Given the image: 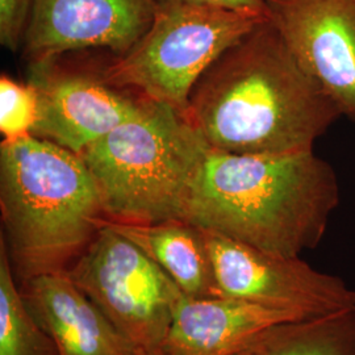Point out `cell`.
<instances>
[{
	"mask_svg": "<svg viewBox=\"0 0 355 355\" xmlns=\"http://www.w3.org/2000/svg\"><path fill=\"white\" fill-rule=\"evenodd\" d=\"M300 318L237 299L183 293L161 350L165 355H229L261 330Z\"/></svg>",
	"mask_w": 355,
	"mask_h": 355,
	"instance_id": "cell-12",
	"label": "cell"
},
{
	"mask_svg": "<svg viewBox=\"0 0 355 355\" xmlns=\"http://www.w3.org/2000/svg\"><path fill=\"white\" fill-rule=\"evenodd\" d=\"M209 152L186 116L150 103L80 154L95 180L104 218L153 224L182 218L191 183Z\"/></svg>",
	"mask_w": 355,
	"mask_h": 355,
	"instance_id": "cell-4",
	"label": "cell"
},
{
	"mask_svg": "<svg viewBox=\"0 0 355 355\" xmlns=\"http://www.w3.org/2000/svg\"><path fill=\"white\" fill-rule=\"evenodd\" d=\"M28 82L38 95L32 135L80 155L121 124L140 116L153 101L108 85L99 73L58 67L55 61L29 66Z\"/></svg>",
	"mask_w": 355,
	"mask_h": 355,
	"instance_id": "cell-8",
	"label": "cell"
},
{
	"mask_svg": "<svg viewBox=\"0 0 355 355\" xmlns=\"http://www.w3.org/2000/svg\"><path fill=\"white\" fill-rule=\"evenodd\" d=\"M186 1L215 6V7L241 11V12L254 13V15L267 17L265 0H186Z\"/></svg>",
	"mask_w": 355,
	"mask_h": 355,
	"instance_id": "cell-18",
	"label": "cell"
},
{
	"mask_svg": "<svg viewBox=\"0 0 355 355\" xmlns=\"http://www.w3.org/2000/svg\"><path fill=\"white\" fill-rule=\"evenodd\" d=\"M296 61L355 121V0H265Z\"/></svg>",
	"mask_w": 355,
	"mask_h": 355,
	"instance_id": "cell-10",
	"label": "cell"
},
{
	"mask_svg": "<svg viewBox=\"0 0 355 355\" xmlns=\"http://www.w3.org/2000/svg\"><path fill=\"white\" fill-rule=\"evenodd\" d=\"M141 355H165L162 353V350H159V352H154V353H149V354H141Z\"/></svg>",
	"mask_w": 355,
	"mask_h": 355,
	"instance_id": "cell-19",
	"label": "cell"
},
{
	"mask_svg": "<svg viewBox=\"0 0 355 355\" xmlns=\"http://www.w3.org/2000/svg\"><path fill=\"white\" fill-rule=\"evenodd\" d=\"M159 0H35L23 40L29 66L70 51L127 53L152 26Z\"/></svg>",
	"mask_w": 355,
	"mask_h": 355,
	"instance_id": "cell-9",
	"label": "cell"
},
{
	"mask_svg": "<svg viewBox=\"0 0 355 355\" xmlns=\"http://www.w3.org/2000/svg\"><path fill=\"white\" fill-rule=\"evenodd\" d=\"M202 232L218 296L303 318L355 313V290L341 278L320 272L300 257L268 253L212 230Z\"/></svg>",
	"mask_w": 355,
	"mask_h": 355,
	"instance_id": "cell-7",
	"label": "cell"
},
{
	"mask_svg": "<svg viewBox=\"0 0 355 355\" xmlns=\"http://www.w3.org/2000/svg\"><path fill=\"white\" fill-rule=\"evenodd\" d=\"M0 211L1 236L20 283L69 270L104 218L80 155L33 135L0 144Z\"/></svg>",
	"mask_w": 355,
	"mask_h": 355,
	"instance_id": "cell-3",
	"label": "cell"
},
{
	"mask_svg": "<svg viewBox=\"0 0 355 355\" xmlns=\"http://www.w3.org/2000/svg\"><path fill=\"white\" fill-rule=\"evenodd\" d=\"M21 292L58 355H141L71 279L69 270L42 274Z\"/></svg>",
	"mask_w": 355,
	"mask_h": 355,
	"instance_id": "cell-11",
	"label": "cell"
},
{
	"mask_svg": "<svg viewBox=\"0 0 355 355\" xmlns=\"http://www.w3.org/2000/svg\"><path fill=\"white\" fill-rule=\"evenodd\" d=\"M340 116L268 19L204 73L186 112L211 150L249 155L313 150Z\"/></svg>",
	"mask_w": 355,
	"mask_h": 355,
	"instance_id": "cell-1",
	"label": "cell"
},
{
	"mask_svg": "<svg viewBox=\"0 0 355 355\" xmlns=\"http://www.w3.org/2000/svg\"><path fill=\"white\" fill-rule=\"evenodd\" d=\"M229 355H355V313L279 322Z\"/></svg>",
	"mask_w": 355,
	"mask_h": 355,
	"instance_id": "cell-14",
	"label": "cell"
},
{
	"mask_svg": "<svg viewBox=\"0 0 355 355\" xmlns=\"http://www.w3.org/2000/svg\"><path fill=\"white\" fill-rule=\"evenodd\" d=\"M38 117V95L28 82L20 83L6 74L0 78V132L3 141L32 135Z\"/></svg>",
	"mask_w": 355,
	"mask_h": 355,
	"instance_id": "cell-16",
	"label": "cell"
},
{
	"mask_svg": "<svg viewBox=\"0 0 355 355\" xmlns=\"http://www.w3.org/2000/svg\"><path fill=\"white\" fill-rule=\"evenodd\" d=\"M340 203L334 168L313 150H211L191 183L182 220L257 249L300 257L322 241Z\"/></svg>",
	"mask_w": 355,
	"mask_h": 355,
	"instance_id": "cell-2",
	"label": "cell"
},
{
	"mask_svg": "<svg viewBox=\"0 0 355 355\" xmlns=\"http://www.w3.org/2000/svg\"><path fill=\"white\" fill-rule=\"evenodd\" d=\"M0 355H58L51 336L26 304L0 236Z\"/></svg>",
	"mask_w": 355,
	"mask_h": 355,
	"instance_id": "cell-15",
	"label": "cell"
},
{
	"mask_svg": "<svg viewBox=\"0 0 355 355\" xmlns=\"http://www.w3.org/2000/svg\"><path fill=\"white\" fill-rule=\"evenodd\" d=\"M266 19L186 0H159L152 26L101 74L114 87L186 116L191 92L204 73Z\"/></svg>",
	"mask_w": 355,
	"mask_h": 355,
	"instance_id": "cell-5",
	"label": "cell"
},
{
	"mask_svg": "<svg viewBox=\"0 0 355 355\" xmlns=\"http://www.w3.org/2000/svg\"><path fill=\"white\" fill-rule=\"evenodd\" d=\"M69 274L140 354L161 350L183 292L137 245L101 224Z\"/></svg>",
	"mask_w": 355,
	"mask_h": 355,
	"instance_id": "cell-6",
	"label": "cell"
},
{
	"mask_svg": "<svg viewBox=\"0 0 355 355\" xmlns=\"http://www.w3.org/2000/svg\"><path fill=\"white\" fill-rule=\"evenodd\" d=\"M101 224L137 245L164 268L184 295L218 296L203 232L196 225L182 218L153 224L116 223L102 218Z\"/></svg>",
	"mask_w": 355,
	"mask_h": 355,
	"instance_id": "cell-13",
	"label": "cell"
},
{
	"mask_svg": "<svg viewBox=\"0 0 355 355\" xmlns=\"http://www.w3.org/2000/svg\"><path fill=\"white\" fill-rule=\"evenodd\" d=\"M35 0H0V42L16 51L26 35Z\"/></svg>",
	"mask_w": 355,
	"mask_h": 355,
	"instance_id": "cell-17",
	"label": "cell"
}]
</instances>
